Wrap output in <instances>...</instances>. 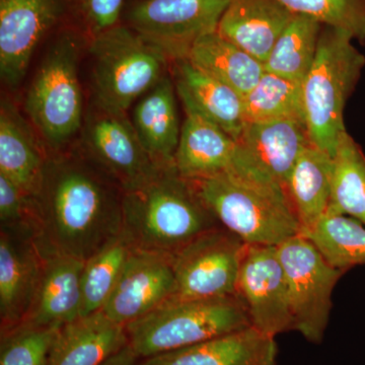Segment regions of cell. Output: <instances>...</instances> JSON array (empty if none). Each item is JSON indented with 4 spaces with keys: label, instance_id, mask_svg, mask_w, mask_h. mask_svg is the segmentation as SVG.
<instances>
[{
    "label": "cell",
    "instance_id": "cell-1",
    "mask_svg": "<svg viewBox=\"0 0 365 365\" xmlns=\"http://www.w3.org/2000/svg\"><path fill=\"white\" fill-rule=\"evenodd\" d=\"M123 192L76 144L48 155L32 195L41 251L88 260L121 234Z\"/></svg>",
    "mask_w": 365,
    "mask_h": 365
},
{
    "label": "cell",
    "instance_id": "cell-2",
    "mask_svg": "<svg viewBox=\"0 0 365 365\" xmlns=\"http://www.w3.org/2000/svg\"><path fill=\"white\" fill-rule=\"evenodd\" d=\"M220 227L192 182L175 165L160 169L148 181L123 192L122 232L134 249L174 257Z\"/></svg>",
    "mask_w": 365,
    "mask_h": 365
},
{
    "label": "cell",
    "instance_id": "cell-3",
    "mask_svg": "<svg viewBox=\"0 0 365 365\" xmlns=\"http://www.w3.org/2000/svg\"><path fill=\"white\" fill-rule=\"evenodd\" d=\"M85 40L76 29L62 28L26 91V115L49 155L72 148L83 128L86 112L78 66Z\"/></svg>",
    "mask_w": 365,
    "mask_h": 365
},
{
    "label": "cell",
    "instance_id": "cell-4",
    "mask_svg": "<svg viewBox=\"0 0 365 365\" xmlns=\"http://www.w3.org/2000/svg\"><path fill=\"white\" fill-rule=\"evenodd\" d=\"M189 181L220 225L246 245L277 247L300 235L287 192L277 182L234 174Z\"/></svg>",
    "mask_w": 365,
    "mask_h": 365
},
{
    "label": "cell",
    "instance_id": "cell-5",
    "mask_svg": "<svg viewBox=\"0 0 365 365\" xmlns=\"http://www.w3.org/2000/svg\"><path fill=\"white\" fill-rule=\"evenodd\" d=\"M353 40L344 31L323 26L316 59L302 81L309 140L332 158L347 133L343 116L346 103L365 66V56Z\"/></svg>",
    "mask_w": 365,
    "mask_h": 365
},
{
    "label": "cell",
    "instance_id": "cell-6",
    "mask_svg": "<svg viewBox=\"0 0 365 365\" xmlns=\"http://www.w3.org/2000/svg\"><path fill=\"white\" fill-rule=\"evenodd\" d=\"M252 327L237 294L213 299H170L125 326L139 359L181 349Z\"/></svg>",
    "mask_w": 365,
    "mask_h": 365
},
{
    "label": "cell",
    "instance_id": "cell-7",
    "mask_svg": "<svg viewBox=\"0 0 365 365\" xmlns=\"http://www.w3.org/2000/svg\"><path fill=\"white\" fill-rule=\"evenodd\" d=\"M93 102L127 113L167 76L172 62L158 46L121 23L90 39Z\"/></svg>",
    "mask_w": 365,
    "mask_h": 365
},
{
    "label": "cell",
    "instance_id": "cell-8",
    "mask_svg": "<svg viewBox=\"0 0 365 365\" xmlns=\"http://www.w3.org/2000/svg\"><path fill=\"white\" fill-rule=\"evenodd\" d=\"M277 251L287 279L294 331L318 344L330 319L334 288L346 272L333 267L302 235L283 242Z\"/></svg>",
    "mask_w": 365,
    "mask_h": 365
},
{
    "label": "cell",
    "instance_id": "cell-9",
    "mask_svg": "<svg viewBox=\"0 0 365 365\" xmlns=\"http://www.w3.org/2000/svg\"><path fill=\"white\" fill-rule=\"evenodd\" d=\"M74 144L123 191L135 188L163 169L144 150L127 113L108 109L93 100Z\"/></svg>",
    "mask_w": 365,
    "mask_h": 365
},
{
    "label": "cell",
    "instance_id": "cell-10",
    "mask_svg": "<svg viewBox=\"0 0 365 365\" xmlns=\"http://www.w3.org/2000/svg\"><path fill=\"white\" fill-rule=\"evenodd\" d=\"M230 0H134L124 9L130 26L165 53L170 62L188 58L204 36L217 31Z\"/></svg>",
    "mask_w": 365,
    "mask_h": 365
},
{
    "label": "cell",
    "instance_id": "cell-11",
    "mask_svg": "<svg viewBox=\"0 0 365 365\" xmlns=\"http://www.w3.org/2000/svg\"><path fill=\"white\" fill-rule=\"evenodd\" d=\"M247 245L223 227L201 235L173 258L174 294L170 299H198L237 294Z\"/></svg>",
    "mask_w": 365,
    "mask_h": 365
},
{
    "label": "cell",
    "instance_id": "cell-12",
    "mask_svg": "<svg viewBox=\"0 0 365 365\" xmlns=\"http://www.w3.org/2000/svg\"><path fill=\"white\" fill-rule=\"evenodd\" d=\"M68 0H0V76L16 90L23 83L34 52L61 23Z\"/></svg>",
    "mask_w": 365,
    "mask_h": 365
},
{
    "label": "cell",
    "instance_id": "cell-13",
    "mask_svg": "<svg viewBox=\"0 0 365 365\" xmlns=\"http://www.w3.org/2000/svg\"><path fill=\"white\" fill-rule=\"evenodd\" d=\"M237 295L257 330L272 337L294 331L287 279L277 247L247 245Z\"/></svg>",
    "mask_w": 365,
    "mask_h": 365
},
{
    "label": "cell",
    "instance_id": "cell-14",
    "mask_svg": "<svg viewBox=\"0 0 365 365\" xmlns=\"http://www.w3.org/2000/svg\"><path fill=\"white\" fill-rule=\"evenodd\" d=\"M174 165L187 180L222 174L249 177L268 175L237 140L195 114H186Z\"/></svg>",
    "mask_w": 365,
    "mask_h": 365
},
{
    "label": "cell",
    "instance_id": "cell-15",
    "mask_svg": "<svg viewBox=\"0 0 365 365\" xmlns=\"http://www.w3.org/2000/svg\"><path fill=\"white\" fill-rule=\"evenodd\" d=\"M173 258L133 249L103 307L105 316L125 327L170 299L175 290Z\"/></svg>",
    "mask_w": 365,
    "mask_h": 365
},
{
    "label": "cell",
    "instance_id": "cell-16",
    "mask_svg": "<svg viewBox=\"0 0 365 365\" xmlns=\"http://www.w3.org/2000/svg\"><path fill=\"white\" fill-rule=\"evenodd\" d=\"M43 260L34 235L0 230V332L26 321L39 287Z\"/></svg>",
    "mask_w": 365,
    "mask_h": 365
},
{
    "label": "cell",
    "instance_id": "cell-17",
    "mask_svg": "<svg viewBox=\"0 0 365 365\" xmlns=\"http://www.w3.org/2000/svg\"><path fill=\"white\" fill-rule=\"evenodd\" d=\"M170 66L185 113L203 118L239 140L245 127L244 98L187 58L172 62Z\"/></svg>",
    "mask_w": 365,
    "mask_h": 365
},
{
    "label": "cell",
    "instance_id": "cell-18",
    "mask_svg": "<svg viewBox=\"0 0 365 365\" xmlns=\"http://www.w3.org/2000/svg\"><path fill=\"white\" fill-rule=\"evenodd\" d=\"M43 256L37 294L21 325L61 328L81 317L85 262L57 253H43Z\"/></svg>",
    "mask_w": 365,
    "mask_h": 365
},
{
    "label": "cell",
    "instance_id": "cell-19",
    "mask_svg": "<svg viewBox=\"0 0 365 365\" xmlns=\"http://www.w3.org/2000/svg\"><path fill=\"white\" fill-rule=\"evenodd\" d=\"M275 337L254 327L181 349L139 359L136 365H275Z\"/></svg>",
    "mask_w": 365,
    "mask_h": 365
},
{
    "label": "cell",
    "instance_id": "cell-20",
    "mask_svg": "<svg viewBox=\"0 0 365 365\" xmlns=\"http://www.w3.org/2000/svg\"><path fill=\"white\" fill-rule=\"evenodd\" d=\"M294 16L279 0H230L216 32L265 63Z\"/></svg>",
    "mask_w": 365,
    "mask_h": 365
},
{
    "label": "cell",
    "instance_id": "cell-21",
    "mask_svg": "<svg viewBox=\"0 0 365 365\" xmlns=\"http://www.w3.org/2000/svg\"><path fill=\"white\" fill-rule=\"evenodd\" d=\"M48 155L30 120L11 98L4 96L0 104V174L32 196Z\"/></svg>",
    "mask_w": 365,
    "mask_h": 365
},
{
    "label": "cell",
    "instance_id": "cell-22",
    "mask_svg": "<svg viewBox=\"0 0 365 365\" xmlns=\"http://www.w3.org/2000/svg\"><path fill=\"white\" fill-rule=\"evenodd\" d=\"M177 91L168 73L137 103L132 123L150 160L158 168L173 167L182 127Z\"/></svg>",
    "mask_w": 365,
    "mask_h": 365
},
{
    "label": "cell",
    "instance_id": "cell-23",
    "mask_svg": "<svg viewBox=\"0 0 365 365\" xmlns=\"http://www.w3.org/2000/svg\"><path fill=\"white\" fill-rule=\"evenodd\" d=\"M237 143L284 190L295 163L312 143L306 121L294 118L245 124Z\"/></svg>",
    "mask_w": 365,
    "mask_h": 365
},
{
    "label": "cell",
    "instance_id": "cell-24",
    "mask_svg": "<svg viewBox=\"0 0 365 365\" xmlns=\"http://www.w3.org/2000/svg\"><path fill=\"white\" fill-rule=\"evenodd\" d=\"M127 344L125 327L97 312L59 329L47 365H102Z\"/></svg>",
    "mask_w": 365,
    "mask_h": 365
},
{
    "label": "cell",
    "instance_id": "cell-25",
    "mask_svg": "<svg viewBox=\"0 0 365 365\" xmlns=\"http://www.w3.org/2000/svg\"><path fill=\"white\" fill-rule=\"evenodd\" d=\"M332 170L333 158L311 143L290 173L285 192L299 223L300 235L307 234L330 208Z\"/></svg>",
    "mask_w": 365,
    "mask_h": 365
},
{
    "label": "cell",
    "instance_id": "cell-26",
    "mask_svg": "<svg viewBox=\"0 0 365 365\" xmlns=\"http://www.w3.org/2000/svg\"><path fill=\"white\" fill-rule=\"evenodd\" d=\"M187 59L242 98L253 90L265 72L264 63L217 32L197 41Z\"/></svg>",
    "mask_w": 365,
    "mask_h": 365
},
{
    "label": "cell",
    "instance_id": "cell-27",
    "mask_svg": "<svg viewBox=\"0 0 365 365\" xmlns=\"http://www.w3.org/2000/svg\"><path fill=\"white\" fill-rule=\"evenodd\" d=\"M322 28L318 21L295 14L276 41L265 71L302 83L316 59Z\"/></svg>",
    "mask_w": 365,
    "mask_h": 365
},
{
    "label": "cell",
    "instance_id": "cell-28",
    "mask_svg": "<svg viewBox=\"0 0 365 365\" xmlns=\"http://www.w3.org/2000/svg\"><path fill=\"white\" fill-rule=\"evenodd\" d=\"M304 237L333 267L347 272L365 265V227L355 218L328 211Z\"/></svg>",
    "mask_w": 365,
    "mask_h": 365
},
{
    "label": "cell",
    "instance_id": "cell-29",
    "mask_svg": "<svg viewBox=\"0 0 365 365\" xmlns=\"http://www.w3.org/2000/svg\"><path fill=\"white\" fill-rule=\"evenodd\" d=\"M328 211L350 216L365 225V155L348 132L333 157Z\"/></svg>",
    "mask_w": 365,
    "mask_h": 365
},
{
    "label": "cell",
    "instance_id": "cell-30",
    "mask_svg": "<svg viewBox=\"0 0 365 365\" xmlns=\"http://www.w3.org/2000/svg\"><path fill=\"white\" fill-rule=\"evenodd\" d=\"M245 124L260 123L274 120H304L302 83L264 72L253 90L244 97Z\"/></svg>",
    "mask_w": 365,
    "mask_h": 365
},
{
    "label": "cell",
    "instance_id": "cell-31",
    "mask_svg": "<svg viewBox=\"0 0 365 365\" xmlns=\"http://www.w3.org/2000/svg\"><path fill=\"white\" fill-rule=\"evenodd\" d=\"M133 249L121 232L85 262L81 276V317L102 311Z\"/></svg>",
    "mask_w": 365,
    "mask_h": 365
},
{
    "label": "cell",
    "instance_id": "cell-32",
    "mask_svg": "<svg viewBox=\"0 0 365 365\" xmlns=\"http://www.w3.org/2000/svg\"><path fill=\"white\" fill-rule=\"evenodd\" d=\"M294 14L309 16L365 41V0H279Z\"/></svg>",
    "mask_w": 365,
    "mask_h": 365
},
{
    "label": "cell",
    "instance_id": "cell-33",
    "mask_svg": "<svg viewBox=\"0 0 365 365\" xmlns=\"http://www.w3.org/2000/svg\"><path fill=\"white\" fill-rule=\"evenodd\" d=\"M59 329L21 325L1 333L0 365H47Z\"/></svg>",
    "mask_w": 365,
    "mask_h": 365
},
{
    "label": "cell",
    "instance_id": "cell-34",
    "mask_svg": "<svg viewBox=\"0 0 365 365\" xmlns=\"http://www.w3.org/2000/svg\"><path fill=\"white\" fill-rule=\"evenodd\" d=\"M0 230L36 237L32 196L0 174Z\"/></svg>",
    "mask_w": 365,
    "mask_h": 365
},
{
    "label": "cell",
    "instance_id": "cell-35",
    "mask_svg": "<svg viewBox=\"0 0 365 365\" xmlns=\"http://www.w3.org/2000/svg\"><path fill=\"white\" fill-rule=\"evenodd\" d=\"M73 4L90 39L121 24L124 0H73Z\"/></svg>",
    "mask_w": 365,
    "mask_h": 365
},
{
    "label": "cell",
    "instance_id": "cell-36",
    "mask_svg": "<svg viewBox=\"0 0 365 365\" xmlns=\"http://www.w3.org/2000/svg\"><path fill=\"white\" fill-rule=\"evenodd\" d=\"M138 360L130 345L127 344L120 351L115 353L109 359L106 360L102 365H136Z\"/></svg>",
    "mask_w": 365,
    "mask_h": 365
}]
</instances>
